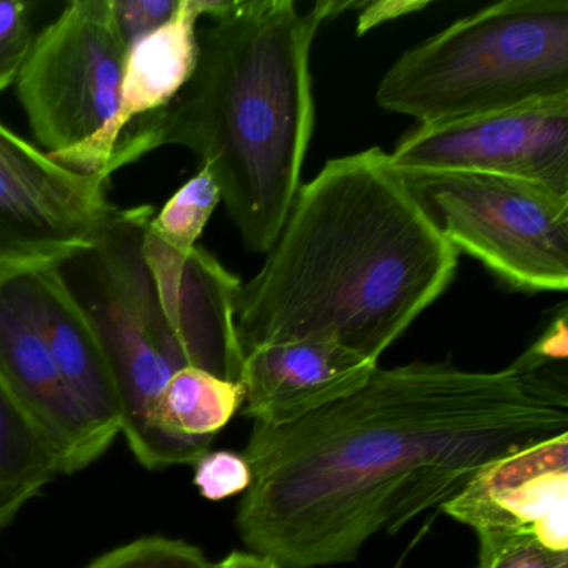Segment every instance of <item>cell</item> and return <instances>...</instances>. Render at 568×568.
I'll return each mask as SVG.
<instances>
[{"instance_id":"cell-1","label":"cell","mask_w":568,"mask_h":568,"mask_svg":"<svg viewBox=\"0 0 568 568\" xmlns=\"http://www.w3.org/2000/svg\"><path fill=\"white\" fill-rule=\"evenodd\" d=\"M567 432L565 364L377 367L301 420L254 424L235 525L247 550L278 568L351 564L375 535L442 508L485 465Z\"/></svg>"},{"instance_id":"cell-2","label":"cell","mask_w":568,"mask_h":568,"mask_svg":"<svg viewBox=\"0 0 568 568\" xmlns=\"http://www.w3.org/2000/svg\"><path fill=\"white\" fill-rule=\"evenodd\" d=\"M457 262L390 154L332 159L301 185L261 272L239 288L242 351L321 337L378 364L444 294Z\"/></svg>"},{"instance_id":"cell-3","label":"cell","mask_w":568,"mask_h":568,"mask_svg":"<svg viewBox=\"0 0 568 568\" xmlns=\"http://www.w3.org/2000/svg\"><path fill=\"white\" fill-rule=\"evenodd\" d=\"M364 2H212L197 68L161 111L132 122L102 174L168 145L189 149L217 182L245 247L267 254L301 189L314 134L311 51L318 28Z\"/></svg>"},{"instance_id":"cell-4","label":"cell","mask_w":568,"mask_h":568,"mask_svg":"<svg viewBox=\"0 0 568 568\" xmlns=\"http://www.w3.org/2000/svg\"><path fill=\"white\" fill-rule=\"evenodd\" d=\"M154 207L115 209L94 248L69 262V282L104 344L121 400V434L149 470L178 465L155 428L175 372L199 367L241 382L235 328L241 278L205 248L179 252L152 234ZM65 277V275H64Z\"/></svg>"},{"instance_id":"cell-5","label":"cell","mask_w":568,"mask_h":568,"mask_svg":"<svg viewBox=\"0 0 568 568\" xmlns=\"http://www.w3.org/2000/svg\"><path fill=\"white\" fill-rule=\"evenodd\" d=\"M568 95V0H504L405 51L377 104L418 125Z\"/></svg>"},{"instance_id":"cell-6","label":"cell","mask_w":568,"mask_h":568,"mask_svg":"<svg viewBox=\"0 0 568 568\" xmlns=\"http://www.w3.org/2000/svg\"><path fill=\"white\" fill-rule=\"evenodd\" d=\"M438 234L524 292L568 287V197L481 174H402Z\"/></svg>"},{"instance_id":"cell-7","label":"cell","mask_w":568,"mask_h":568,"mask_svg":"<svg viewBox=\"0 0 568 568\" xmlns=\"http://www.w3.org/2000/svg\"><path fill=\"white\" fill-rule=\"evenodd\" d=\"M128 48L114 0H75L36 36L16 84L48 154L84 144L114 118Z\"/></svg>"},{"instance_id":"cell-8","label":"cell","mask_w":568,"mask_h":568,"mask_svg":"<svg viewBox=\"0 0 568 568\" xmlns=\"http://www.w3.org/2000/svg\"><path fill=\"white\" fill-rule=\"evenodd\" d=\"M109 181L65 168L0 121V285L94 248L118 209Z\"/></svg>"},{"instance_id":"cell-9","label":"cell","mask_w":568,"mask_h":568,"mask_svg":"<svg viewBox=\"0 0 568 568\" xmlns=\"http://www.w3.org/2000/svg\"><path fill=\"white\" fill-rule=\"evenodd\" d=\"M390 164L400 174H481L544 185L568 197V95L418 125Z\"/></svg>"},{"instance_id":"cell-10","label":"cell","mask_w":568,"mask_h":568,"mask_svg":"<svg viewBox=\"0 0 568 568\" xmlns=\"http://www.w3.org/2000/svg\"><path fill=\"white\" fill-rule=\"evenodd\" d=\"M442 510L475 531L478 564L520 547L568 554V432L485 465Z\"/></svg>"},{"instance_id":"cell-11","label":"cell","mask_w":568,"mask_h":568,"mask_svg":"<svg viewBox=\"0 0 568 568\" xmlns=\"http://www.w3.org/2000/svg\"><path fill=\"white\" fill-rule=\"evenodd\" d=\"M0 387L51 448L61 475L84 470L114 444L92 420L38 332L12 307L2 287Z\"/></svg>"},{"instance_id":"cell-12","label":"cell","mask_w":568,"mask_h":568,"mask_svg":"<svg viewBox=\"0 0 568 568\" xmlns=\"http://www.w3.org/2000/svg\"><path fill=\"white\" fill-rule=\"evenodd\" d=\"M377 367L332 338L262 345L245 354L241 412L267 427L292 424L354 394Z\"/></svg>"},{"instance_id":"cell-13","label":"cell","mask_w":568,"mask_h":568,"mask_svg":"<svg viewBox=\"0 0 568 568\" xmlns=\"http://www.w3.org/2000/svg\"><path fill=\"white\" fill-rule=\"evenodd\" d=\"M0 287L38 332L92 420L114 442L121 435L122 410L111 361L61 268L26 275Z\"/></svg>"},{"instance_id":"cell-14","label":"cell","mask_w":568,"mask_h":568,"mask_svg":"<svg viewBox=\"0 0 568 568\" xmlns=\"http://www.w3.org/2000/svg\"><path fill=\"white\" fill-rule=\"evenodd\" d=\"M205 11L207 0H179L164 26L129 44L114 118L84 144L49 155L74 171L102 174L125 129L168 108L191 81L199 59L197 22Z\"/></svg>"},{"instance_id":"cell-15","label":"cell","mask_w":568,"mask_h":568,"mask_svg":"<svg viewBox=\"0 0 568 568\" xmlns=\"http://www.w3.org/2000/svg\"><path fill=\"white\" fill-rule=\"evenodd\" d=\"M244 405L241 382L227 381L199 367H184L165 385L155 428L174 454L178 465H194L219 432Z\"/></svg>"},{"instance_id":"cell-16","label":"cell","mask_w":568,"mask_h":568,"mask_svg":"<svg viewBox=\"0 0 568 568\" xmlns=\"http://www.w3.org/2000/svg\"><path fill=\"white\" fill-rule=\"evenodd\" d=\"M58 475L51 448L0 387V508L14 520Z\"/></svg>"},{"instance_id":"cell-17","label":"cell","mask_w":568,"mask_h":568,"mask_svg":"<svg viewBox=\"0 0 568 568\" xmlns=\"http://www.w3.org/2000/svg\"><path fill=\"white\" fill-rule=\"evenodd\" d=\"M222 202L221 191L211 172L199 168L159 214L151 219L152 234L179 252H191L204 234L215 209Z\"/></svg>"},{"instance_id":"cell-18","label":"cell","mask_w":568,"mask_h":568,"mask_svg":"<svg viewBox=\"0 0 568 568\" xmlns=\"http://www.w3.org/2000/svg\"><path fill=\"white\" fill-rule=\"evenodd\" d=\"M85 568H215V564L197 545L149 535L99 555Z\"/></svg>"},{"instance_id":"cell-19","label":"cell","mask_w":568,"mask_h":568,"mask_svg":"<svg viewBox=\"0 0 568 568\" xmlns=\"http://www.w3.org/2000/svg\"><path fill=\"white\" fill-rule=\"evenodd\" d=\"M252 484V467L244 454L209 450L194 464V485L209 501L245 494Z\"/></svg>"},{"instance_id":"cell-20","label":"cell","mask_w":568,"mask_h":568,"mask_svg":"<svg viewBox=\"0 0 568 568\" xmlns=\"http://www.w3.org/2000/svg\"><path fill=\"white\" fill-rule=\"evenodd\" d=\"M34 38L31 6L0 0V92L18 82Z\"/></svg>"},{"instance_id":"cell-21","label":"cell","mask_w":568,"mask_h":568,"mask_svg":"<svg viewBox=\"0 0 568 568\" xmlns=\"http://www.w3.org/2000/svg\"><path fill=\"white\" fill-rule=\"evenodd\" d=\"M178 8L179 0H114L115 18L128 44L164 26Z\"/></svg>"},{"instance_id":"cell-22","label":"cell","mask_w":568,"mask_h":568,"mask_svg":"<svg viewBox=\"0 0 568 568\" xmlns=\"http://www.w3.org/2000/svg\"><path fill=\"white\" fill-rule=\"evenodd\" d=\"M521 361L530 367H544L550 364H565L568 358L567 311L561 308L550 327L530 348L520 355Z\"/></svg>"},{"instance_id":"cell-23","label":"cell","mask_w":568,"mask_h":568,"mask_svg":"<svg viewBox=\"0 0 568 568\" xmlns=\"http://www.w3.org/2000/svg\"><path fill=\"white\" fill-rule=\"evenodd\" d=\"M430 6L428 0H378V2H364L361 16L357 22V36L371 32L372 29L378 28L384 22L395 21V19L404 18V16L415 14V12L424 11Z\"/></svg>"},{"instance_id":"cell-24","label":"cell","mask_w":568,"mask_h":568,"mask_svg":"<svg viewBox=\"0 0 568 568\" xmlns=\"http://www.w3.org/2000/svg\"><path fill=\"white\" fill-rule=\"evenodd\" d=\"M568 567V554H555L538 547H520L504 551L490 558L478 568H565Z\"/></svg>"},{"instance_id":"cell-25","label":"cell","mask_w":568,"mask_h":568,"mask_svg":"<svg viewBox=\"0 0 568 568\" xmlns=\"http://www.w3.org/2000/svg\"><path fill=\"white\" fill-rule=\"evenodd\" d=\"M217 568H278L274 561L251 551H232L224 560L217 561Z\"/></svg>"},{"instance_id":"cell-26","label":"cell","mask_w":568,"mask_h":568,"mask_svg":"<svg viewBox=\"0 0 568 568\" xmlns=\"http://www.w3.org/2000/svg\"><path fill=\"white\" fill-rule=\"evenodd\" d=\"M11 518H9V515L6 514L2 508H0V528L8 527L9 524H11Z\"/></svg>"},{"instance_id":"cell-27","label":"cell","mask_w":568,"mask_h":568,"mask_svg":"<svg viewBox=\"0 0 568 568\" xmlns=\"http://www.w3.org/2000/svg\"><path fill=\"white\" fill-rule=\"evenodd\" d=\"M565 568H568V567H565Z\"/></svg>"}]
</instances>
